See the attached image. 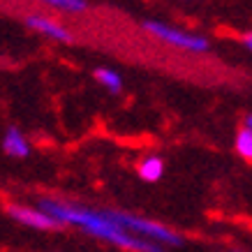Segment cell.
I'll return each mask as SVG.
<instances>
[{
  "label": "cell",
  "mask_w": 252,
  "mask_h": 252,
  "mask_svg": "<svg viewBox=\"0 0 252 252\" xmlns=\"http://www.w3.org/2000/svg\"><path fill=\"white\" fill-rule=\"evenodd\" d=\"M39 211H44L49 218H54L58 224H74L79 229H84L86 234L109 241L114 245H121L125 250L134 252H164L155 243L146 241V238L132 236L125 229H121L118 224L109 220L102 211H93V208L79 206V204H67V201H56V199H44L39 204Z\"/></svg>",
  "instance_id": "cell-1"
},
{
  "label": "cell",
  "mask_w": 252,
  "mask_h": 252,
  "mask_svg": "<svg viewBox=\"0 0 252 252\" xmlns=\"http://www.w3.org/2000/svg\"><path fill=\"white\" fill-rule=\"evenodd\" d=\"M107 215L109 220L118 224L121 229H125L127 234H141V236H148L153 241H160V243H167V245H181L183 238L174 234L171 229H167L164 224L160 222H153V220H144V218H137V215H127V213H118V211H102Z\"/></svg>",
  "instance_id": "cell-2"
},
{
  "label": "cell",
  "mask_w": 252,
  "mask_h": 252,
  "mask_svg": "<svg viewBox=\"0 0 252 252\" xmlns=\"http://www.w3.org/2000/svg\"><path fill=\"white\" fill-rule=\"evenodd\" d=\"M146 31L153 32L155 37L164 39L167 44H174V46H181V49H188V51H206L208 49V42L199 35H190V32H181L176 28H169L164 23L160 21H146Z\"/></svg>",
  "instance_id": "cell-3"
},
{
  "label": "cell",
  "mask_w": 252,
  "mask_h": 252,
  "mask_svg": "<svg viewBox=\"0 0 252 252\" xmlns=\"http://www.w3.org/2000/svg\"><path fill=\"white\" fill-rule=\"evenodd\" d=\"M9 215L19 220L21 224H28L32 229H56L58 222L54 218H49L44 211L39 208H28V206H9Z\"/></svg>",
  "instance_id": "cell-4"
},
{
  "label": "cell",
  "mask_w": 252,
  "mask_h": 252,
  "mask_svg": "<svg viewBox=\"0 0 252 252\" xmlns=\"http://www.w3.org/2000/svg\"><path fill=\"white\" fill-rule=\"evenodd\" d=\"M26 23L31 26L32 31L42 32V35H46V37L58 39V42H72V32H69L67 28H65V26H61L58 21H54V19H49V16L31 14L28 19H26Z\"/></svg>",
  "instance_id": "cell-5"
},
{
  "label": "cell",
  "mask_w": 252,
  "mask_h": 252,
  "mask_svg": "<svg viewBox=\"0 0 252 252\" xmlns=\"http://www.w3.org/2000/svg\"><path fill=\"white\" fill-rule=\"evenodd\" d=\"M2 148H5V153L12 155V158H26V155L31 153V146L26 141L21 132L16 130V127H9L5 139H2Z\"/></svg>",
  "instance_id": "cell-6"
},
{
  "label": "cell",
  "mask_w": 252,
  "mask_h": 252,
  "mask_svg": "<svg viewBox=\"0 0 252 252\" xmlns=\"http://www.w3.org/2000/svg\"><path fill=\"white\" fill-rule=\"evenodd\" d=\"M162 171H164V164H162V160L155 158V155L146 158V160L141 162V167H139V174H141L144 181H158L162 176Z\"/></svg>",
  "instance_id": "cell-7"
},
{
  "label": "cell",
  "mask_w": 252,
  "mask_h": 252,
  "mask_svg": "<svg viewBox=\"0 0 252 252\" xmlns=\"http://www.w3.org/2000/svg\"><path fill=\"white\" fill-rule=\"evenodd\" d=\"M95 77H97L99 84H104L111 93H118L123 88L121 77H118L116 72H111V69H97V72H95Z\"/></svg>",
  "instance_id": "cell-8"
},
{
  "label": "cell",
  "mask_w": 252,
  "mask_h": 252,
  "mask_svg": "<svg viewBox=\"0 0 252 252\" xmlns=\"http://www.w3.org/2000/svg\"><path fill=\"white\" fill-rule=\"evenodd\" d=\"M236 151L243 155L245 160H252V132L241 130L236 137Z\"/></svg>",
  "instance_id": "cell-9"
},
{
  "label": "cell",
  "mask_w": 252,
  "mask_h": 252,
  "mask_svg": "<svg viewBox=\"0 0 252 252\" xmlns=\"http://www.w3.org/2000/svg\"><path fill=\"white\" fill-rule=\"evenodd\" d=\"M51 7L67 9V12H81V9H86V2L84 0H51Z\"/></svg>",
  "instance_id": "cell-10"
},
{
  "label": "cell",
  "mask_w": 252,
  "mask_h": 252,
  "mask_svg": "<svg viewBox=\"0 0 252 252\" xmlns=\"http://www.w3.org/2000/svg\"><path fill=\"white\" fill-rule=\"evenodd\" d=\"M245 130L252 132V116H248V118H245Z\"/></svg>",
  "instance_id": "cell-11"
},
{
  "label": "cell",
  "mask_w": 252,
  "mask_h": 252,
  "mask_svg": "<svg viewBox=\"0 0 252 252\" xmlns=\"http://www.w3.org/2000/svg\"><path fill=\"white\" fill-rule=\"evenodd\" d=\"M245 46L252 51V32H250V35H245Z\"/></svg>",
  "instance_id": "cell-12"
}]
</instances>
